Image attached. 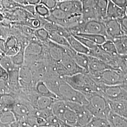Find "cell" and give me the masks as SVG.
<instances>
[{
	"mask_svg": "<svg viewBox=\"0 0 127 127\" xmlns=\"http://www.w3.org/2000/svg\"><path fill=\"white\" fill-rule=\"evenodd\" d=\"M66 102L68 107L73 110L77 115L78 127H86L93 116L87 109L86 105L73 102Z\"/></svg>",
	"mask_w": 127,
	"mask_h": 127,
	"instance_id": "7",
	"label": "cell"
},
{
	"mask_svg": "<svg viewBox=\"0 0 127 127\" xmlns=\"http://www.w3.org/2000/svg\"><path fill=\"white\" fill-rule=\"evenodd\" d=\"M64 0H57V1H58V2L62 1H64Z\"/></svg>",
	"mask_w": 127,
	"mask_h": 127,
	"instance_id": "43",
	"label": "cell"
},
{
	"mask_svg": "<svg viewBox=\"0 0 127 127\" xmlns=\"http://www.w3.org/2000/svg\"><path fill=\"white\" fill-rule=\"evenodd\" d=\"M5 49V39L0 38V50L4 52Z\"/></svg>",
	"mask_w": 127,
	"mask_h": 127,
	"instance_id": "38",
	"label": "cell"
},
{
	"mask_svg": "<svg viewBox=\"0 0 127 127\" xmlns=\"http://www.w3.org/2000/svg\"><path fill=\"white\" fill-rule=\"evenodd\" d=\"M125 15H126V16L127 17V8L126 9V10H125Z\"/></svg>",
	"mask_w": 127,
	"mask_h": 127,
	"instance_id": "42",
	"label": "cell"
},
{
	"mask_svg": "<svg viewBox=\"0 0 127 127\" xmlns=\"http://www.w3.org/2000/svg\"><path fill=\"white\" fill-rule=\"evenodd\" d=\"M123 116L125 117V118H127V108L126 110V111H125V113H124V114Z\"/></svg>",
	"mask_w": 127,
	"mask_h": 127,
	"instance_id": "40",
	"label": "cell"
},
{
	"mask_svg": "<svg viewBox=\"0 0 127 127\" xmlns=\"http://www.w3.org/2000/svg\"><path fill=\"white\" fill-rule=\"evenodd\" d=\"M81 36L85 37L89 39L91 41H93L95 44L101 45H102L105 41L107 40V38L105 36L101 35V34H88V33H78L76 34Z\"/></svg>",
	"mask_w": 127,
	"mask_h": 127,
	"instance_id": "24",
	"label": "cell"
},
{
	"mask_svg": "<svg viewBox=\"0 0 127 127\" xmlns=\"http://www.w3.org/2000/svg\"><path fill=\"white\" fill-rule=\"evenodd\" d=\"M108 0H95V7L98 20L104 22L105 17Z\"/></svg>",
	"mask_w": 127,
	"mask_h": 127,
	"instance_id": "20",
	"label": "cell"
},
{
	"mask_svg": "<svg viewBox=\"0 0 127 127\" xmlns=\"http://www.w3.org/2000/svg\"><path fill=\"white\" fill-rule=\"evenodd\" d=\"M123 86V87L127 91V78L126 77V79L125 81V82H124V83L122 85Z\"/></svg>",
	"mask_w": 127,
	"mask_h": 127,
	"instance_id": "39",
	"label": "cell"
},
{
	"mask_svg": "<svg viewBox=\"0 0 127 127\" xmlns=\"http://www.w3.org/2000/svg\"><path fill=\"white\" fill-rule=\"evenodd\" d=\"M70 47L77 52L89 56L91 50L85 46L84 45L75 37L71 34L67 38Z\"/></svg>",
	"mask_w": 127,
	"mask_h": 127,
	"instance_id": "19",
	"label": "cell"
},
{
	"mask_svg": "<svg viewBox=\"0 0 127 127\" xmlns=\"http://www.w3.org/2000/svg\"><path fill=\"white\" fill-rule=\"evenodd\" d=\"M26 47L22 45L18 52L13 56L11 59L14 64L18 66H21L25 63V49Z\"/></svg>",
	"mask_w": 127,
	"mask_h": 127,
	"instance_id": "27",
	"label": "cell"
},
{
	"mask_svg": "<svg viewBox=\"0 0 127 127\" xmlns=\"http://www.w3.org/2000/svg\"><path fill=\"white\" fill-rule=\"evenodd\" d=\"M9 80V73L0 64V80L8 81Z\"/></svg>",
	"mask_w": 127,
	"mask_h": 127,
	"instance_id": "36",
	"label": "cell"
},
{
	"mask_svg": "<svg viewBox=\"0 0 127 127\" xmlns=\"http://www.w3.org/2000/svg\"><path fill=\"white\" fill-rule=\"evenodd\" d=\"M57 6L69 15H82V3L81 0H67L59 1Z\"/></svg>",
	"mask_w": 127,
	"mask_h": 127,
	"instance_id": "10",
	"label": "cell"
},
{
	"mask_svg": "<svg viewBox=\"0 0 127 127\" xmlns=\"http://www.w3.org/2000/svg\"><path fill=\"white\" fill-rule=\"evenodd\" d=\"M88 74L97 84L122 85L126 79V74L117 70L108 69L97 73Z\"/></svg>",
	"mask_w": 127,
	"mask_h": 127,
	"instance_id": "3",
	"label": "cell"
},
{
	"mask_svg": "<svg viewBox=\"0 0 127 127\" xmlns=\"http://www.w3.org/2000/svg\"><path fill=\"white\" fill-rule=\"evenodd\" d=\"M68 84L84 95L99 92L98 85L87 73H78L62 78Z\"/></svg>",
	"mask_w": 127,
	"mask_h": 127,
	"instance_id": "1",
	"label": "cell"
},
{
	"mask_svg": "<svg viewBox=\"0 0 127 127\" xmlns=\"http://www.w3.org/2000/svg\"><path fill=\"white\" fill-rule=\"evenodd\" d=\"M57 0H40V3L44 5L50 10L53 9L58 4Z\"/></svg>",
	"mask_w": 127,
	"mask_h": 127,
	"instance_id": "33",
	"label": "cell"
},
{
	"mask_svg": "<svg viewBox=\"0 0 127 127\" xmlns=\"http://www.w3.org/2000/svg\"><path fill=\"white\" fill-rule=\"evenodd\" d=\"M107 39L113 40L124 34L118 19H110L104 21Z\"/></svg>",
	"mask_w": 127,
	"mask_h": 127,
	"instance_id": "11",
	"label": "cell"
},
{
	"mask_svg": "<svg viewBox=\"0 0 127 127\" xmlns=\"http://www.w3.org/2000/svg\"><path fill=\"white\" fill-rule=\"evenodd\" d=\"M66 52L70 56L73 60L81 67L83 68L87 73L88 72L89 56L77 52L71 47H66Z\"/></svg>",
	"mask_w": 127,
	"mask_h": 127,
	"instance_id": "12",
	"label": "cell"
},
{
	"mask_svg": "<svg viewBox=\"0 0 127 127\" xmlns=\"http://www.w3.org/2000/svg\"><path fill=\"white\" fill-rule=\"evenodd\" d=\"M38 95V94H37ZM55 99L53 98L38 95L32 98V103L37 110L50 109Z\"/></svg>",
	"mask_w": 127,
	"mask_h": 127,
	"instance_id": "14",
	"label": "cell"
},
{
	"mask_svg": "<svg viewBox=\"0 0 127 127\" xmlns=\"http://www.w3.org/2000/svg\"><path fill=\"white\" fill-rule=\"evenodd\" d=\"M86 127H111V125L107 118L93 117Z\"/></svg>",
	"mask_w": 127,
	"mask_h": 127,
	"instance_id": "25",
	"label": "cell"
},
{
	"mask_svg": "<svg viewBox=\"0 0 127 127\" xmlns=\"http://www.w3.org/2000/svg\"><path fill=\"white\" fill-rule=\"evenodd\" d=\"M107 119L111 127H127V118L110 111Z\"/></svg>",
	"mask_w": 127,
	"mask_h": 127,
	"instance_id": "18",
	"label": "cell"
},
{
	"mask_svg": "<svg viewBox=\"0 0 127 127\" xmlns=\"http://www.w3.org/2000/svg\"><path fill=\"white\" fill-rule=\"evenodd\" d=\"M126 77H127V74H126Z\"/></svg>",
	"mask_w": 127,
	"mask_h": 127,
	"instance_id": "44",
	"label": "cell"
},
{
	"mask_svg": "<svg viewBox=\"0 0 127 127\" xmlns=\"http://www.w3.org/2000/svg\"><path fill=\"white\" fill-rule=\"evenodd\" d=\"M116 48L117 53L119 55H127V35L116 38L113 40Z\"/></svg>",
	"mask_w": 127,
	"mask_h": 127,
	"instance_id": "22",
	"label": "cell"
},
{
	"mask_svg": "<svg viewBox=\"0 0 127 127\" xmlns=\"http://www.w3.org/2000/svg\"><path fill=\"white\" fill-rule=\"evenodd\" d=\"M2 9L5 10H13L18 8H24V5L11 0H2Z\"/></svg>",
	"mask_w": 127,
	"mask_h": 127,
	"instance_id": "31",
	"label": "cell"
},
{
	"mask_svg": "<svg viewBox=\"0 0 127 127\" xmlns=\"http://www.w3.org/2000/svg\"><path fill=\"white\" fill-rule=\"evenodd\" d=\"M125 15V10L115 4L111 0H108V4L104 20L110 19H119L123 18Z\"/></svg>",
	"mask_w": 127,
	"mask_h": 127,
	"instance_id": "16",
	"label": "cell"
},
{
	"mask_svg": "<svg viewBox=\"0 0 127 127\" xmlns=\"http://www.w3.org/2000/svg\"><path fill=\"white\" fill-rule=\"evenodd\" d=\"M0 64L8 73L21 67L16 65L14 63L11 57L6 55H4L0 59Z\"/></svg>",
	"mask_w": 127,
	"mask_h": 127,
	"instance_id": "23",
	"label": "cell"
},
{
	"mask_svg": "<svg viewBox=\"0 0 127 127\" xmlns=\"http://www.w3.org/2000/svg\"><path fill=\"white\" fill-rule=\"evenodd\" d=\"M49 40L55 43L66 47H70L67 39L56 32H49Z\"/></svg>",
	"mask_w": 127,
	"mask_h": 127,
	"instance_id": "26",
	"label": "cell"
},
{
	"mask_svg": "<svg viewBox=\"0 0 127 127\" xmlns=\"http://www.w3.org/2000/svg\"><path fill=\"white\" fill-rule=\"evenodd\" d=\"M100 46L103 50L109 54H118L115 44L112 40L107 39Z\"/></svg>",
	"mask_w": 127,
	"mask_h": 127,
	"instance_id": "28",
	"label": "cell"
},
{
	"mask_svg": "<svg viewBox=\"0 0 127 127\" xmlns=\"http://www.w3.org/2000/svg\"><path fill=\"white\" fill-rule=\"evenodd\" d=\"M63 121L68 125V127H78L77 115L68 106L64 114Z\"/></svg>",
	"mask_w": 127,
	"mask_h": 127,
	"instance_id": "21",
	"label": "cell"
},
{
	"mask_svg": "<svg viewBox=\"0 0 127 127\" xmlns=\"http://www.w3.org/2000/svg\"><path fill=\"white\" fill-rule=\"evenodd\" d=\"M123 32L124 35H127V17L126 15L123 18L118 19Z\"/></svg>",
	"mask_w": 127,
	"mask_h": 127,
	"instance_id": "34",
	"label": "cell"
},
{
	"mask_svg": "<svg viewBox=\"0 0 127 127\" xmlns=\"http://www.w3.org/2000/svg\"><path fill=\"white\" fill-rule=\"evenodd\" d=\"M108 69L113 68L100 59L94 57L89 56L88 73H92L100 72Z\"/></svg>",
	"mask_w": 127,
	"mask_h": 127,
	"instance_id": "15",
	"label": "cell"
},
{
	"mask_svg": "<svg viewBox=\"0 0 127 127\" xmlns=\"http://www.w3.org/2000/svg\"><path fill=\"white\" fill-rule=\"evenodd\" d=\"M44 47L42 42L34 36L30 41L25 49V61H32L40 56L43 52Z\"/></svg>",
	"mask_w": 127,
	"mask_h": 127,
	"instance_id": "9",
	"label": "cell"
},
{
	"mask_svg": "<svg viewBox=\"0 0 127 127\" xmlns=\"http://www.w3.org/2000/svg\"><path fill=\"white\" fill-rule=\"evenodd\" d=\"M35 9L37 15L41 18L45 19L50 15V10L42 4L39 3L35 5Z\"/></svg>",
	"mask_w": 127,
	"mask_h": 127,
	"instance_id": "30",
	"label": "cell"
},
{
	"mask_svg": "<svg viewBox=\"0 0 127 127\" xmlns=\"http://www.w3.org/2000/svg\"><path fill=\"white\" fill-rule=\"evenodd\" d=\"M66 48L62 55L61 61L58 63L59 73L63 76H70L78 73H86V72L79 66L70 56L66 52Z\"/></svg>",
	"mask_w": 127,
	"mask_h": 127,
	"instance_id": "5",
	"label": "cell"
},
{
	"mask_svg": "<svg viewBox=\"0 0 127 127\" xmlns=\"http://www.w3.org/2000/svg\"><path fill=\"white\" fill-rule=\"evenodd\" d=\"M33 81V76L31 69L27 65H22L19 70L18 82L20 87L24 88L30 86Z\"/></svg>",
	"mask_w": 127,
	"mask_h": 127,
	"instance_id": "13",
	"label": "cell"
},
{
	"mask_svg": "<svg viewBox=\"0 0 127 127\" xmlns=\"http://www.w3.org/2000/svg\"><path fill=\"white\" fill-rule=\"evenodd\" d=\"M78 39L82 43L89 48L90 50H94L96 49L99 45L96 44L93 41L90 40L89 39L83 37L81 36L77 35H73Z\"/></svg>",
	"mask_w": 127,
	"mask_h": 127,
	"instance_id": "32",
	"label": "cell"
},
{
	"mask_svg": "<svg viewBox=\"0 0 127 127\" xmlns=\"http://www.w3.org/2000/svg\"><path fill=\"white\" fill-rule=\"evenodd\" d=\"M34 36L41 42H45L49 39V32L44 27H40L34 30Z\"/></svg>",
	"mask_w": 127,
	"mask_h": 127,
	"instance_id": "29",
	"label": "cell"
},
{
	"mask_svg": "<svg viewBox=\"0 0 127 127\" xmlns=\"http://www.w3.org/2000/svg\"><path fill=\"white\" fill-rule=\"evenodd\" d=\"M98 85L99 92L107 100L114 101L127 100V91L122 85Z\"/></svg>",
	"mask_w": 127,
	"mask_h": 127,
	"instance_id": "6",
	"label": "cell"
},
{
	"mask_svg": "<svg viewBox=\"0 0 127 127\" xmlns=\"http://www.w3.org/2000/svg\"><path fill=\"white\" fill-rule=\"evenodd\" d=\"M89 103L86 105L93 117L107 118L111 109L107 99L100 92H95L85 95Z\"/></svg>",
	"mask_w": 127,
	"mask_h": 127,
	"instance_id": "2",
	"label": "cell"
},
{
	"mask_svg": "<svg viewBox=\"0 0 127 127\" xmlns=\"http://www.w3.org/2000/svg\"><path fill=\"white\" fill-rule=\"evenodd\" d=\"M40 3V0H21V4L25 5H36Z\"/></svg>",
	"mask_w": 127,
	"mask_h": 127,
	"instance_id": "37",
	"label": "cell"
},
{
	"mask_svg": "<svg viewBox=\"0 0 127 127\" xmlns=\"http://www.w3.org/2000/svg\"><path fill=\"white\" fill-rule=\"evenodd\" d=\"M57 95L59 99L65 102L76 103L83 105H87L89 103L85 95L73 88L62 78L60 82Z\"/></svg>",
	"mask_w": 127,
	"mask_h": 127,
	"instance_id": "4",
	"label": "cell"
},
{
	"mask_svg": "<svg viewBox=\"0 0 127 127\" xmlns=\"http://www.w3.org/2000/svg\"><path fill=\"white\" fill-rule=\"evenodd\" d=\"M35 90L37 94L53 98L55 99H59V97L47 86L44 81L40 80L37 82Z\"/></svg>",
	"mask_w": 127,
	"mask_h": 127,
	"instance_id": "17",
	"label": "cell"
},
{
	"mask_svg": "<svg viewBox=\"0 0 127 127\" xmlns=\"http://www.w3.org/2000/svg\"><path fill=\"white\" fill-rule=\"evenodd\" d=\"M1 1L2 0H0V8L2 9V6H1Z\"/></svg>",
	"mask_w": 127,
	"mask_h": 127,
	"instance_id": "41",
	"label": "cell"
},
{
	"mask_svg": "<svg viewBox=\"0 0 127 127\" xmlns=\"http://www.w3.org/2000/svg\"><path fill=\"white\" fill-rule=\"evenodd\" d=\"M115 4L117 5L124 10H126L127 8V0H109Z\"/></svg>",
	"mask_w": 127,
	"mask_h": 127,
	"instance_id": "35",
	"label": "cell"
},
{
	"mask_svg": "<svg viewBox=\"0 0 127 127\" xmlns=\"http://www.w3.org/2000/svg\"><path fill=\"white\" fill-rule=\"evenodd\" d=\"M81 33L101 34L106 36L104 22L98 20H91L85 21L80 25L78 33Z\"/></svg>",
	"mask_w": 127,
	"mask_h": 127,
	"instance_id": "8",
	"label": "cell"
}]
</instances>
